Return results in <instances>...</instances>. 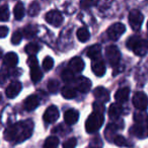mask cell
Returning <instances> with one entry per match:
<instances>
[{"mask_svg":"<svg viewBox=\"0 0 148 148\" xmlns=\"http://www.w3.org/2000/svg\"><path fill=\"white\" fill-rule=\"evenodd\" d=\"M34 131V122L32 120L21 121L6 128L3 133L4 139L12 143H21L29 139Z\"/></svg>","mask_w":148,"mask_h":148,"instance_id":"obj_1","label":"cell"},{"mask_svg":"<svg viewBox=\"0 0 148 148\" xmlns=\"http://www.w3.org/2000/svg\"><path fill=\"white\" fill-rule=\"evenodd\" d=\"M127 47L131 49L136 55L143 56L148 51V42L146 40H142L137 36H134L128 39Z\"/></svg>","mask_w":148,"mask_h":148,"instance_id":"obj_2","label":"cell"},{"mask_svg":"<svg viewBox=\"0 0 148 148\" xmlns=\"http://www.w3.org/2000/svg\"><path fill=\"white\" fill-rule=\"evenodd\" d=\"M103 115L97 112H93L85 122V129L87 133H95L103 124Z\"/></svg>","mask_w":148,"mask_h":148,"instance_id":"obj_3","label":"cell"},{"mask_svg":"<svg viewBox=\"0 0 148 148\" xmlns=\"http://www.w3.org/2000/svg\"><path fill=\"white\" fill-rule=\"evenodd\" d=\"M27 64L31 67V78L34 83H38L43 77V73H42L41 69L38 64V60L36 57H29L27 60Z\"/></svg>","mask_w":148,"mask_h":148,"instance_id":"obj_4","label":"cell"},{"mask_svg":"<svg viewBox=\"0 0 148 148\" xmlns=\"http://www.w3.org/2000/svg\"><path fill=\"white\" fill-rule=\"evenodd\" d=\"M106 56H107V59L111 66L116 67V66L119 65L120 60H121V53H120L118 47L113 45L109 46L106 49Z\"/></svg>","mask_w":148,"mask_h":148,"instance_id":"obj_5","label":"cell"},{"mask_svg":"<svg viewBox=\"0 0 148 148\" xmlns=\"http://www.w3.org/2000/svg\"><path fill=\"white\" fill-rule=\"evenodd\" d=\"M128 19H129V23L132 29H133L134 31H139L142 25V23H143L144 16L139 10L133 9V10L130 11Z\"/></svg>","mask_w":148,"mask_h":148,"instance_id":"obj_6","label":"cell"},{"mask_svg":"<svg viewBox=\"0 0 148 148\" xmlns=\"http://www.w3.org/2000/svg\"><path fill=\"white\" fill-rule=\"evenodd\" d=\"M126 31L125 25L122 23H116L112 25L111 27L108 29V37L112 40V41H117Z\"/></svg>","mask_w":148,"mask_h":148,"instance_id":"obj_7","label":"cell"},{"mask_svg":"<svg viewBox=\"0 0 148 148\" xmlns=\"http://www.w3.org/2000/svg\"><path fill=\"white\" fill-rule=\"evenodd\" d=\"M133 105L134 107L137 110H140V111H145L148 107V97L147 95H145L142 91H138L134 95L133 97Z\"/></svg>","mask_w":148,"mask_h":148,"instance_id":"obj_8","label":"cell"},{"mask_svg":"<svg viewBox=\"0 0 148 148\" xmlns=\"http://www.w3.org/2000/svg\"><path fill=\"white\" fill-rule=\"evenodd\" d=\"M45 21L53 27H60L63 23L64 18L61 12L58 10H51L45 15Z\"/></svg>","mask_w":148,"mask_h":148,"instance_id":"obj_9","label":"cell"},{"mask_svg":"<svg viewBox=\"0 0 148 148\" xmlns=\"http://www.w3.org/2000/svg\"><path fill=\"white\" fill-rule=\"evenodd\" d=\"M59 118V111L55 106H50L47 110L45 111L44 114V121L48 124H52L54 122H56V120Z\"/></svg>","mask_w":148,"mask_h":148,"instance_id":"obj_10","label":"cell"},{"mask_svg":"<svg viewBox=\"0 0 148 148\" xmlns=\"http://www.w3.org/2000/svg\"><path fill=\"white\" fill-rule=\"evenodd\" d=\"M131 134L138 138H146L148 137V125L146 124H136L131 128Z\"/></svg>","mask_w":148,"mask_h":148,"instance_id":"obj_11","label":"cell"},{"mask_svg":"<svg viewBox=\"0 0 148 148\" xmlns=\"http://www.w3.org/2000/svg\"><path fill=\"white\" fill-rule=\"evenodd\" d=\"M75 84H76V89L79 90L82 93H86L90 90L91 87V81L88 78L84 76H80L76 79L75 81Z\"/></svg>","mask_w":148,"mask_h":148,"instance_id":"obj_12","label":"cell"},{"mask_svg":"<svg viewBox=\"0 0 148 148\" xmlns=\"http://www.w3.org/2000/svg\"><path fill=\"white\" fill-rule=\"evenodd\" d=\"M21 83L19 81H12L10 84L7 86L5 90V95L8 99H14L16 95L21 91Z\"/></svg>","mask_w":148,"mask_h":148,"instance_id":"obj_13","label":"cell"},{"mask_svg":"<svg viewBox=\"0 0 148 148\" xmlns=\"http://www.w3.org/2000/svg\"><path fill=\"white\" fill-rule=\"evenodd\" d=\"M91 70H92L93 73L99 77H101L105 75L106 73V65L105 62L101 59H97L93 60L91 62Z\"/></svg>","mask_w":148,"mask_h":148,"instance_id":"obj_14","label":"cell"},{"mask_svg":"<svg viewBox=\"0 0 148 148\" xmlns=\"http://www.w3.org/2000/svg\"><path fill=\"white\" fill-rule=\"evenodd\" d=\"M93 95H95V97L97 99V103H107L110 99V92L105 87H101V86H99L95 89Z\"/></svg>","mask_w":148,"mask_h":148,"instance_id":"obj_15","label":"cell"},{"mask_svg":"<svg viewBox=\"0 0 148 148\" xmlns=\"http://www.w3.org/2000/svg\"><path fill=\"white\" fill-rule=\"evenodd\" d=\"M69 68L73 73H79L84 68V62L80 57H74L70 60L69 62Z\"/></svg>","mask_w":148,"mask_h":148,"instance_id":"obj_16","label":"cell"},{"mask_svg":"<svg viewBox=\"0 0 148 148\" xmlns=\"http://www.w3.org/2000/svg\"><path fill=\"white\" fill-rule=\"evenodd\" d=\"M39 103H40V99H39V97H38V95H32L25 99V103H23V108H25V111L31 112V111H34L35 109H37Z\"/></svg>","mask_w":148,"mask_h":148,"instance_id":"obj_17","label":"cell"},{"mask_svg":"<svg viewBox=\"0 0 148 148\" xmlns=\"http://www.w3.org/2000/svg\"><path fill=\"white\" fill-rule=\"evenodd\" d=\"M79 119V113L78 111L74 109H70L67 110L64 114V120H65L66 124L68 125H73L75 124Z\"/></svg>","mask_w":148,"mask_h":148,"instance_id":"obj_18","label":"cell"},{"mask_svg":"<svg viewBox=\"0 0 148 148\" xmlns=\"http://www.w3.org/2000/svg\"><path fill=\"white\" fill-rule=\"evenodd\" d=\"M129 95H130L129 87H122V88L118 89L117 92L115 93V99L119 103H123L128 101Z\"/></svg>","mask_w":148,"mask_h":148,"instance_id":"obj_19","label":"cell"},{"mask_svg":"<svg viewBox=\"0 0 148 148\" xmlns=\"http://www.w3.org/2000/svg\"><path fill=\"white\" fill-rule=\"evenodd\" d=\"M17 62H18V57L15 53L10 52V53H7L6 55L3 57V64H4L6 67L13 68L17 65Z\"/></svg>","mask_w":148,"mask_h":148,"instance_id":"obj_20","label":"cell"},{"mask_svg":"<svg viewBox=\"0 0 148 148\" xmlns=\"http://www.w3.org/2000/svg\"><path fill=\"white\" fill-rule=\"evenodd\" d=\"M101 47L99 45L90 46L86 52L87 57L90 58L92 61L97 59H101Z\"/></svg>","mask_w":148,"mask_h":148,"instance_id":"obj_21","label":"cell"},{"mask_svg":"<svg viewBox=\"0 0 148 148\" xmlns=\"http://www.w3.org/2000/svg\"><path fill=\"white\" fill-rule=\"evenodd\" d=\"M123 112V108L120 103H113L109 109V116L111 119L116 120L121 116Z\"/></svg>","mask_w":148,"mask_h":148,"instance_id":"obj_22","label":"cell"},{"mask_svg":"<svg viewBox=\"0 0 148 148\" xmlns=\"http://www.w3.org/2000/svg\"><path fill=\"white\" fill-rule=\"evenodd\" d=\"M61 95H63L64 99H72L76 97V89L71 86H64L61 89Z\"/></svg>","mask_w":148,"mask_h":148,"instance_id":"obj_23","label":"cell"},{"mask_svg":"<svg viewBox=\"0 0 148 148\" xmlns=\"http://www.w3.org/2000/svg\"><path fill=\"white\" fill-rule=\"evenodd\" d=\"M13 14H14V18L16 21H21L25 16V6L21 2H18L14 6L13 9Z\"/></svg>","mask_w":148,"mask_h":148,"instance_id":"obj_24","label":"cell"},{"mask_svg":"<svg viewBox=\"0 0 148 148\" xmlns=\"http://www.w3.org/2000/svg\"><path fill=\"white\" fill-rule=\"evenodd\" d=\"M38 32V27L37 25H33V23H29L27 27L23 29V36H25L27 39H31L34 36L37 34Z\"/></svg>","mask_w":148,"mask_h":148,"instance_id":"obj_25","label":"cell"},{"mask_svg":"<svg viewBox=\"0 0 148 148\" xmlns=\"http://www.w3.org/2000/svg\"><path fill=\"white\" fill-rule=\"evenodd\" d=\"M76 36H77V39L80 42H82V43H85L86 41H88L89 37H90L88 29H87L86 27H80V29L77 31Z\"/></svg>","mask_w":148,"mask_h":148,"instance_id":"obj_26","label":"cell"},{"mask_svg":"<svg viewBox=\"0 0 148 148\" xmlns=\"http://www.w3.org/2000/svg\"><path fill=\"white\" fill-rule=\"evenodd\" d=\"M59 145V138L56 136H50L44 143V148H57Z\"/></svg>","mask_w":148,"mask_h":148,"instance_id":"obj_27","label":"cell"},{"mask_svg":"<svg viewBox=\"0 0 148 148\" xmlns=\"http://www.w3.org/2000/svg\"><path fill=\"white\" fill-rule=\"evenodd\" d=\"M40 10H41V5H40L39 2L35 1V2H33L29 5L27 13H29V16H37L40 13Z\"/></svg>","mask_w":148,"mask_h":148,"instance_id":"obj_28","label":"cell"},{"mask_svg":"<svg viewBox=\"0 0 148 148\" xmlns=\"http://www.w3.org/2000/svg\"><path fill=\"white\" fill-rule=\"evenodd\" d=\"M61 77H62V80L65 81L66 83H70L72 81H74V73L69 69H65L61 74Z\"/></svg>","mask_w":148,"mask_h":148,"instance_id":"obj_29","label":"cell"},{"mask_svg":"<svg viewBox=\"0 0 148 148\" xmlns=\"http://www.w3.org/2000/svg\"><path fill=\"white\" fill-rule=\"evenodd\" d=\"M25 53L29 54L31 57H34V56H35L36 54L39 52L40 48H39V46H38L37 44L29 43V44H27V45L25 46Z\"/></svg>","mask_w":148,"mask_h":148,"instance_id":"obj_30","label":"cell"},{"mask_svg":"<svg viewBox=\"0 0 148 148\" xmlns=\"http://www.w3.org/2000/svg\"><path fill=\"white\" fill-rule=\"evenodd\" d=\"M60 87V84L56 79H50L48 81V84H47V88H48V91L50 93H56L58 91Z\"/></svg>","mask_w":148,"mask_h":148,"instance_id":"obj_31","label":"cell"},{"mask_svg":"<svg viewBox=\"0 0 148 148\" xmlns=\"http://www.w3.org/2000/svg\"><path fill=\"white\" fill-rule=\"evenodd\" d=\"M9 18V9L8 5L0 6V21H7Z\"/></svg>","mask_w":148,"mask_h":148,"instance_id":"obj_32","label":"cell"},{"mask_svg":"<svg viewBox=\"0 0 148 148\" xmlns=\"http://www.w3.org/2000/svg\"><path fill=\"white\" fill-rule=\"evenodd\" d=\"M114 143L116 144L117 146H120V147H123V146H129V142L127 141V139H126L125 137H123V136L121 135H117L114 137Z\"/></svg>","mask_w":148,"mask_h":148,"instance_id":"obj_33","label":"cell"},{"mask_svg":"<svg viewBox=\"0 0 148 148\" xmlns=\"http://www.w3.org/2000/svg\"><path fill=\"white\" fill-rule=\"evenodd\" d=\"M118 129H119V127L117 126V124H110V125L107 127V129H106V133H105L107 139L108 140L111 139L112 136H113V134L115 133Z\"/></svg>","mask_w":148,"mask_h":148,"instance_id":"obj_34","label":"cell"},{"mask_svg":"<svg viewBox=\"0 0 148 148\" xmlns=\"http://www.w3.org/2000/svg\"><path fill=\"white\" fill-rule=\"evenodd\" d=\"M134 120L136 124H146V121H148V117L143 113H136L134 115Z\"/></svg>","mask_w":148,"mask_h":148,"instance_id":"obj_35","label":"cell"},{"mask_svg":"<svg viewBox=\"0 0 148 148\" xmlns=\"http://www.w3.org/2000/svg\"><path fill=\"white\" fill-rule=\"evenodd\" d=\"M54 66V60L52 59L51 57H46L45 59H44L43 61V68L44 70H46V71H49V70H51L52 68H53Z\"/></svg>","mask_w":148,"mask_h":148,"instance_id":"obj_36","label":"cell"},{"mask_svg":"<svg viewBox=\"0 0 148 148\" xmlns=\"http://www.w3.org/2000/svg\"><path fill=\"white\" fill-rule=\"evenodd\" d=\"M21 39H23V33H21L19 29H17L16 32L13 33L12 37H11V43H12L13 45H17V44L21 43Z\"/></svg>","mask_w":148,"mask_h":148,"instance_id":"obj_37","label":"cell"},{"mask_svg":"<svg viewBox=\"0 0 148 148\" xmlns=\"http://www.w3.org/2000/svg\"><path fill=\"white\" fill-rule=\"evenodd\" d=\"M77 144V140L76 138H69V139L67 140V141L64 142L63 144V148H75V146H76Z\"/></svg>","mask_w":148,"mask_h":148,"instance_id":"obj_38","label":"cell"},{"mask_svg":"<svg viewBox=\"0 0 148 148\" xmlns=\"http://www.w3.org/2000/svg\"><path fill=\"white\" fill-rule=\"evenodd\" d=\"M9 71L5 68H2L0 70V83H4L7 80V78L9 77Z\"/></svg>","mask_w":148,"mask_h":148,"instance_id":"obj_39","label":"cell"},{"mask_svg":"<svg viewBox=\"0 0 148 148\" xmlns=\"http://www.w3.org/2000/svg\"><path fill=\"white\" fill-rule=\"evenodd\" d=\"M93 109H95V112H97V113H101V114H103V111H105V107L101 103H93Z\"/></svg>","mask_w":148,"mask_h":148,"instance_id":"obj_40","label":"cell"},{"mask_svg":"<svg viewBox=\"0 0 148 148\" xmlns=\"http://www.w3.org/2000/svg\"><path fill=\"white\" fill-rule=\"evenodd\" d=\"M8 27H4V25H2V27H0V39H3V38H5L7 35H8Z\"/></svg>","mask_w":148,"mask_h":148,"instance_id":"obj_41","label":"cell"},{"mask_svg":"<svg viewBox=\"0 0 148 148\" xmlns=\"http://www.w3.org/2000/svg\"><path fill=\"white\" fill-rule=\"evenodd\" d=\"M95 4V2H91V1H83V2L80 3V6L82 7V8H87V7H89L90 5H93Z\"/></svg>","mask_w":148,"mask_h":148,"instance_id":"obj_42","label":"cell"},{"mask_svg":"<svg viewBox=\"0 0 148 148\" xmlns=\"http://www.w3.org/2000/svg\"><path fill=\"white\" fill-rule=\"evenodd\" d=\"M1 54H2V52H1V50H0V57H1Z\"/></svg>","mask_w":148,"mask_h":148,"instance_id":"obj_43","label":"cell"},{"mask_svg":"<svg viewBox=\"0 0 148 148\" xmlns=\"http://www.w3.org/2000/svg\"><path fill=\"white\" fill-rule=\"evenodd\" d=\"M0 101H1V95H0Z\"/></svg>","mask_w":148,"mask_h":148,"instance_id":"obj_44","label":"cell"},{"mask_svg":"<svg viewBox=\"0 0 148 148\" xmlns=\"http://www.w3.org/2000/svg\"><path fill=\"white\" fill-rule=\"evenodd\" d=\"M147 27H148V23H147Z\"/></svg>","mask_w":148,"mask_h":148,"instance_id":"obj_45","label":"cell"},{"mask_svg":"<svg viewBox=\"0 0 148 148\" xmlns=\"http://www.w3.org/2000/svg\"><path fill=\"white\" fill-rule=\"evenodd\" d=\"M147 123H148V122H147Z\"/></svg>","mask_w":148,"mask_h":148,"instance_id":"obj_46","label":"cell"}]
</instances>
